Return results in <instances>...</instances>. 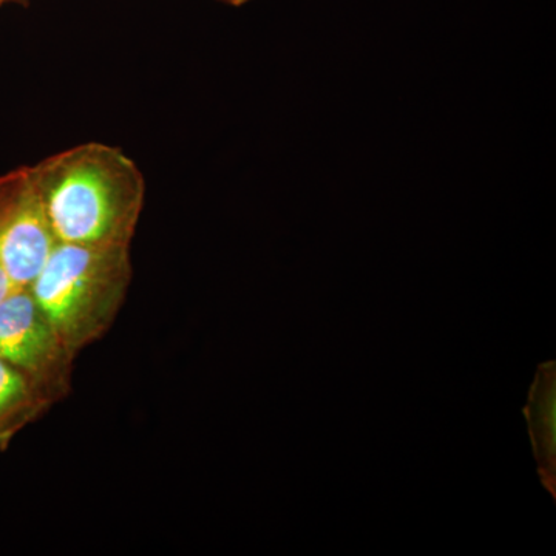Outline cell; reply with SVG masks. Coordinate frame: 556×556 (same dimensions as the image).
Listing matches in <instances>:
<instances>
[{"instance_id": "1", "label": "cell", "mask_w": 556, "mask_h": 556, "mask_svg": "<svg viewBox=\"0 0 556 556\" xmlns=\"http://www.w3.org/2000/svg\"><path fill=\"white\" fill-rule=\"evenodd\" d=\"M58 243L129 247L146 179L123 150L84 142L30 166Z\"/></svg>"}, {"instance_id": "2", "label": "cell", "mask_w": 556, "mask_h": 556, "mask_svg": "<svg viewBox=\"0 0 556 556\" xmlns=\"http://www.w3.org/2000/svg\"><path fill=\"white\" fill-rule=\"evenodd\" d=\"M129 247L56 243L30 285L65 353L108 328L130 281Z\"/></svg>"}, {"instance_id": "3", "label": "cell", "mask_w": 556, "mask_h": 556, "mask_svg": "<svg viewBox=\"0 0 556 556\" xmlns=\"http://www.w3.org/2000/svg\"><path fill=\"white\" fill-rule=\"evenodd\" d=\"M56 243L30 167L2 175L0 265L14 287L30 288Z\"/></svg>"}, {"instance_id": "4", "label": "cell", "mask_w": 556, "mask_h": 556, "mask_svg": "<svg viewBox=\"0 0 556 556\" xmlns=\"http://www.w3.org/2000/svg\"><path fill=\"white\" fill-rule=\"evenodd\" d=\"M62 356L65 350L30 288L16 289L0 302V358L40 375L53 368Z\"/></svg>"}, {"instance_id": "5", "label": "cell", "mask_w": 556, "mask_h": 556, "mask_svg": "<svg viewBox=\"0 0 556 556\" xmlns=\"http://www.w3.org/2000/svg\"><path fill=\"white\" fill-rule=\"evenodd\" d=\"M25 382L16 369L0 358V413L24 394Z\"/></svg>"}, {"instance_id": "6", "label": "cell", "mask_w": 556, "mask_h": 556, "mask_svg": "<svg viewBox=\"0 0 556 556\" xmlns=\"http://www.w3.org/2000/svg\"><path fill=\"white\" fill-rule=\"evenodd\" d=\"M16 287H14L13 281L10 280L9 274L3 269V266L0 265V302L3 299L9 298L11 292L16 291Z\"/></svg>"}, {"instance_id": "7", "label": "cell", "mask_w": 556, "mask_h": 556, "mask_svg": "<svg viewBox=\"0 0 556 556\" xmlns=\"http://www.w3.org/2000/svg\"><path fill=\"white\" fill-rule=\"evenodd\" d=\"M223 2H228L230 5H239V0H223Z\"/></svg>"}, {"instance_id": "8", "label": "cell", "mask_w": 556, "mask_h": 556, "mask_svg": "<svg viewBox=\"0 0 556 556\" xmlns=\"http://www.w3.org/2000/svg\"><path fill=\"white\" fill-rule=\"evenodd\" d=\"M249 2V0H239V5H243V3Z\"/></svg>"}, {"instance_id": "9", "label": "cell", "mask_w": 556, "mask_h": 556, "mask_svg": "<svg viewBox=\"0 0 556 556\" xmlns=\"http://www.w3.org/2000/svg\"><path fill=\"white\" fill-rule=\"evenodd\" d=\"M5 2H9V0H0V5H3Z\"/></svg>"}]
</instances>
